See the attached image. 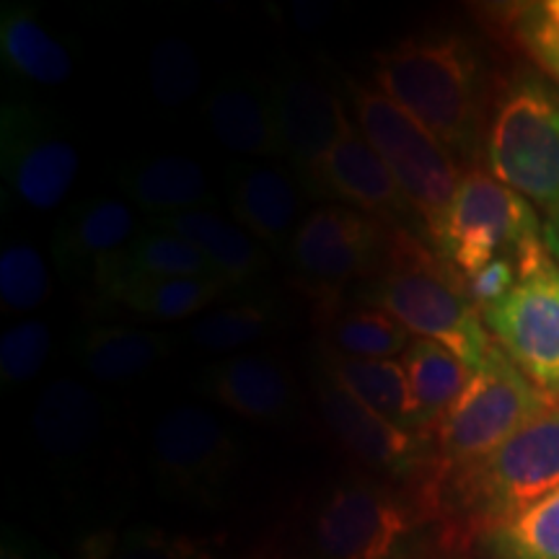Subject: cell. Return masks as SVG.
I'll return each instance as SVG.
<instances>
[{"label":"cell","mask_w":559,"mask_h":559,"mask_svg":"<svg viewBox=\"0 0 559 559\" xmlns=\"http://www.w3.org/2000/svg\"><path fill=\"white\" fill-rule=\"evenodd\" d=\"M52 280L45 257L26 241H9L0 251V306L11 313H29L50 298Z\"/></svg>","instance_id":"obj_33"},{"label":"cell","mask_w":559,"mask_h":559,"mask_svg":"<svg viewBox=\"0 0 559 559\" xmlns=\"http://www.w3.org/2000/svg\"><path fill=\"white\" fill-rule=\"evenodd\" d=\"M272 311L262 304H236L200 317L187 332L194 347L207 353H234L270 334Z\"/></svg>","instance_id":"obj_34"},{"label":"cell","mask_w":559,"mask_h":559,"mask_svg":"<svg viewBox=\"0 0 559 559\" xmlns=\"http://www.w3.org/2000/svg\"><path fill=\"white\" fill-rule=\"evenodd\" d=\"M200 55L181 37H160L148 58L151 94L160 107L177 109L194 99L200 91Z\"/></svg>","instance_id":"obj_32"},{"label":"cell","mask_w":559,"mask_h":559,"mask_svg":"<svg viewBox=\"0 0 559 559\" xmlns=\"http://www.w3.org/2000/svg\"><path fill=\"white\" fill-rule=\"evenodd\" d=\"M300 185L311 198L340 200L342 207L358 210L391 228H402V215L415 213L394 174L353 120H347L342 135Z\"/></svg>","instance_id":"obj_13"},{"label":"cell","mask_w":559,"mask_h":559,"mask_svg":"<svg viewBox=\"0 0 559 559\" xmlns=\"http://www.w3.org/2000/svg\"><path fill=\"white\" fill-rule=\"evenodd\" d=\"M0 60L13 79L58 88L73 79V52L32 5L9 3L0 11Z\"/></svg>","instance_id":"obj_23"},{"label":"cell","mask_w":559,"mask_h":559,"mask_svg":"<svg viewBox=\"0 0 559 559\" xmlns=\"http://www.w3.org/2000/svg\"><path fill=\"white\" fill-rule=\"evenodd\" d=\"M324 373L353 394L362 407L419 436L415 400L402 360H358L330 355Z\"/></svg>","instance_id":"obj_26"},{"label":"cell","mask_w":559,"mask_h":559,"mask_svg":"<svg viewBox=\"0 0 559 559\" xmlns=\"http://www.w3.org/2000/svg\"><path fill=\"white\" fill-rule=\"evenodd\" d=\"M270 86L280 156L304 181L342 135L349 117L321 79L300 66L285 68Z\"/></svg>","instance_id":"obj_14"},{"label":"cell","mask_w":559,"mask_h":559,"mask_svg":"<svg viewBox=\"0 0 559 559\" xmlns=\"http://www.w3.org/2000/svg\"><path fill=\"white\" fill-rule=\"evenodd\" d=\"M230 215L270 249H288L304 207V185L290 171L260 160H230L223 171Z\"/></svg>","instance_id":"obj_16"},{"label":"cell","mask_w":559,"mask_h":559,"mask_svg":"<svg viewBox=\"0 0 559 559\" xmlns=\"http://www.w3.org/2000/svg\"><path fill=\"white\" fill-rule=\"evenodd\" d=\"M135 239V210L115 194H88L52 230V260L66 275L94 277L96 267Z\"/></svg>","instance_id":"obj_18"},{"label":"cell","mask_w":559,"mask_h":559,"mask_svg":"<svg viewBox=\"0 0 559 559\" xmlns=\"http://www.w3.org/2000/svg\"><path fill=\"white\" fill-rule=\"evenodd\" d=\"M153 228L169 230L190 241L210 262L215 275L226 280L228 288L254 283L270 267L267 251L239 223L223 218L213 210H187V213L151 218Z\"/></svg>","instance_id":"obj_20"},{"label":"cell","mask_w":559,"mask_h":559,"mask_svg":"<svg viewBox=\"0 0 559 559\" xmlns=\"http://www.w3.org/2000/svg\"><path fill=\"white\" fill-rule=\"evenodd\" d=\"M81 169L70 132L39 104L5 99L0 107V174L5 200L50 213L66 202Z\"/></svg>","instance_id":"obj_10"},{"label":"cell","mask_w":559,"mask_h":559,"mask_svg":"<svg viewBox=\"0 0 559 559\" xmlns=\"http://www.w3.org/2000/svg\"><path fill=\"white\" fill-rule=\"evenodd\" d=\"M373 81L451 156L474 145L479 128V66L466 39L456 34L404 39L376 55Z\"/></svg>","instance_id":"obj_2"},{"label":"cell","mask_w":559,"mask_h":559,"mask_svg":"<svg viewBox=\"0 0 559 559\" xmlns=\"http://www.w3.org/2000/svg\"><path fill=\"white\" fill-rule=\"evenodd\" d=\"M549 407L551 396L534 386L495 342L459 400L425 436L432 445L436 479L498 451Z\"/></svg>","instance_id":"obj_3"},{"label":"cell","mask_w":559,"mask_h":559,"mask_svg":"<svg viewBox=\"0 0 559 559\" xmlns=\"http://www.w3.org/2000/svg\"><path fill=\"white\" fill-rule=\"evenodd\" d=\"M389 236L391 226L353 207L324 205L306 215L288 247V260L321 319L337 313V298L349 283L379 272Z\"/></svg>","instance_id":"obj_9"},{"label":"cell","mask_w":559,"mask_h":559,"mask_svg":"<svg viewBox=\"0 0 559 559\" xmlns=\"http://www.w3.org/2000/svg\"><path fill=\"white\" fill-rule=\"evenodd\" d=\"M349 99L353 122L383 158L409 207L432 234L464 177L451 151H445L423 124L412 120L379 88L353 83Z\"/></svg>","instance_id":"obj_6"},{"label":"cell","mask_w":559,"mask_h":559,"mask_svg":"<svg viewBox=\"0 0 559 559\" xmlns=\"http://www.w3.org/2000/svg\"><path fill=\"white\" fill-rule=\"evenodd\" d=\"M124 198L145 210L151 218L202 210L210 200V179L200 160L185 153H158V156L132 160L120 171Z\"/></svg>","instance_id":"obj_22"},{"label":"cell","mask_w":559,"mask_h":559,"mask_svg":"<svg viewBox=\"0 0 559 559\" xmlns=\"http://www.w3.org/2000/svg\"><path fill=\"white\" fill-rule=\"evenodd\" d=\"M521 37L536 62L559 81V24L534 11V16L521 26Z\"/></svg>","instance_id":"obj_37"},{"label":"cell","mask_w":559,"mask_h":559,"mask_svg":"<svg viewBox=\"0 0 559 559\" xmlns=\"http://www.w3.org/2000/svg\"><path fill=\"white\" fill-rule=\"evenodd\" d=\"M75 559H218L215 542L158 526L102 531L81 544Z\"/></svg>","instance_id":"obj_29"},{"label":"cell","mask_w":559,"mask_h":559,"mask_svg":"<svg viewBox=\"0 0 559 559\" xmlns=\"http://www.w3.org/2000/svg\"><path fill=\"white\" fill-rule=\"evenodd\" d=\"M542 13L549 21H555V24H559V0H549V3H544L542 5Z\"/></svg>","instance_id":"obj_40"},{"label":"cell","mask_w":559,"mask_h":559,"mask_svg":"<svg viewBox=\"0 0 559 559\" xmlns=\"http://www.w3.org/2000/svg\"><path fill=\"white\" fill-rule=\"evenodd\" d=\"M487 169L534 205L559 210V91L521 75L502 91L487 128Z\"/></svg>","instance_id":"obj_4"},{"label":"cell","mask_w":559,"mask_h":559,"mask_svg":"<svg viewBox=\"0 0 559 559\" xmlns=\"http://www.w3.org/2000/svg\"><path fill=\"white\" fill-rule=\"evenodd\" d=\"M164 277H218L210 262L177 234L151 228L138 234L128 247L104 260L94 272V285L99 293L140 283V280ZM226 283V280H223Z\"/></svg>","instance_id":"obj_24"},{"label":"cell","mask_w":559,"mask_h":559,"mask_svg":"<svg viewBox=\"0 0 559 559\" xmlns=\"http://www.w3.org/2000/svg\"><path fill=\"white\" fill-rule=\"evenodd\" d=\"M151 466L185 498H215L239 461L234 432L202 404H174L151 430Z\"/></svg>","instance_id":"obj_12"},{"label":"cell","mask_w":559,"mask_h":559,"mask_svg":"<svg viewBox=\"0 0 559 559\" xmlns=\"http://www.w3.org/2000/svg\"><path fill=\"white\" fill-rule=\"evenodd\" d=\"M481 319L521 373L551 400L559 396V264L551 254Z\"/></svg>","instance_id":"obj_11"},{"label":"cell","mask_w":559,"mask_h":559,"mask_svg":"<svg viewBox=\"0 0 559 559\" xmlns=\"http://www.w3.org/2000/svg\"><path fill=\"white\" fill-rule=\"evenodd\" d=\"M330 326V345L337 358L358 360H396L409 349L412 337L407 326H402L394 317L381 309H353L337 311L324 319Z\"/></svg>","instance_id":"obj_30"},{"label":"cell","mask_w":559,"mask_h":559,"mask_svg":"<svg viewBox=\"0 0 559 559\" xmlns=\"http://www.w3.org/2000/svg\"><path fill=\"white\" fill-rule=\"evenodd\" d=\"M104 430L99 396L86 383L55 379L39 391L32 409V436L55 459H73L86 453Z\"/></svg>","instance_id":"obj_21"},{"label":"cell","mask_w":559,"mask_h":559,"mask_svg":"<svg viewBox=\"0 0 559 559\" xmlns=\"http://www.w3.org/2000/svg\"><path fill=\"white\" fill-rule=\"evenodd\" d=\"M544 243H547V251L551 254V260L559 264V210L555 213H547V221H544Z\"/></svg>","instance_id":"obj_39"},{"label":"cell","mask_w":559,"mask_h":559,"mask_svg":"<svg viewBox=\"0 0 559 559\" xmlns=\"http://www.w3.org/2000/svg\"><path fill=\"white\" fill-rule=\"evenodd\" d=\"M445 477H453V495L466 519L485 531L547 498L559 487V404L498 451Z\"/></svg>","instance_id":"obj_5"},{"label":"cell","mask_w":559,"mask_h":559,"mask_svg":"<svg viewBox=\"0 0 559 559\" xmlns=\"http://www.w3.org/2000/svg\"><path fill=\"white\" fill-rule=\"evenodd\" d=\"M459 277L436 249L430 251L407 228H391L386 257L360 296L362 304L386 311L417 340L438 342L477 370L495 340Z\"/></svg>","instance_id":"obj_1"},{"label":"cell","mask_w":559,"mask_h":559,"mask_svg":"<svg viewBox=\"0 0 559 559\" xmlns=\"http://www.w3.org/2000/svg\"><path fill=\"white\" fill-rule=\"evenodd\" d=\"M202 117L223 151L243 158L280 156L272 86L249 73H230L207 91Z\"/></svg>","instance_id":"obj_17"},{"label":"cell","mask_w":559,"mask_h":559,"mask_svg":"<svg viewBox=\"0 0 559 559\" xmlns=\"http://www.w3.org/2000/svg\"><path fill=\"white\" fill-rule=\"evenodd\" d=\"M52 347V332L45 319H24L0 337V383L5 389L24 386L37 379Z\"/></svg>","instance_id":"obj_35"},{"label":"cell","mask_w":559,"mask_h":559,"mask_svg":"<svg viewBox=\"0 0 559 559\" xmlns=\"http://www.w3.org/2000/svg\"><path fill=\"white\" fill-rule=\"evenodd\" d=\"M515 283H519L515 257H498V260L485 264L477 275L466 277V293L479 311H487L489 306L506 298L515 288Z\"/></svg>","instance_id":"obj_36"},{"label":"cell","mask_w":559,"mask_h":559,"mask_svg":"<svg viewBox=\"0 0 559 559\" xmlns=\"http://www.w3.org/2000/svg\"><path fill=\"white\" fill-rule=\"evenodd\" d=\"M226 293L230 288L221 277H164L122 285L104 293V298L148 319L179 321L210 309Z\"/></svg>","instance_id":"obj_28"},{"label":"cell","mask_w":559,"mask_h":559,"mask_svg":"<svg viewBox=\"0 0 559 559\" xmlns=\"http://www.w3.org/2000/svg\"><path fill=\"white\" fill-rule=\"evenodd\" d=\"M542 228L534 205L523 194L492 174L472 169L461 177L430 243L440 260L466 280L498 257H515L528 241L542 239Z\"/></svg>","instance_id":"obj_7"},{"label":"cell","mask_w":559,"mask_h":559,"mask_svg":"<svg viewBox=\"0 0 559 559\" xmlns=\"http://www.w3.org/2000/svg\"><path fill=\"white\" fill-rule=\"evenodd\" d=\"M487 539L498 559H559V487L487 528Z\"/></svg>","instance_id":"obj_31"},{"label":"cell","mask_w":559,"mask_h":559,"mask_svg":"<svg viewBox=\"0 0 559 559\" xmlns=\"http://www.w3.org/2000/svg\"><path fill=\"white\" fill-rule=\"evenodd\" d=\"M0 559H60L45 549L34 536L19 528H5L3 542H0Z\"/></svg>","instance_id":"obj_38"},{"label":"cell","mask_w":559,"mask_h":559,"mask_svg":"<svg viewBox=\"0 0 559 559\" xmlns=\"http://www.w3.org/2000/svg\"><path fill=\"white\" fill-rule=\"evenodd\" d=\"M317 396L326 430L337 438V443L349 456L368 466L370 472L407 477V472L419 464L425 445L423 436L404 430L362 407L353 394H347L326 373H321L317 383Z\"/></svg>","instance_id":"obj_15"},{"label":"cell","mask_w":559,"mask_h":559,"mask_svg":"<svg viewBox=\"0 0 559 559\" xmlns=\"http://www.w3.org/2000/svg\"><path fill=\"white\" fill-rule=\"evenodd\" d=\"M169 337L164 334L107 324L91 326L75 345V355L91 379L109 386H124L151 373L169 355Z\"/></svg>","instance_id":"obj_25"},{"label":"cell","mask_w":559,"mask_h":559,"mask_svg":"<svg viewBox=\"0 0 559 559\" xmlns=\"http://www.w3.org/2000/svg\"><path fill=\"white\" fill-rule=\"evenodd\" d=\"M402 366L407 370L412 400H415L419 436L425 438L445 415V409L459 400L474 370L438 342L417 337L402 355Z\"/></svg>","instance_id":"obj_27"},{"label":"cell","mask_w":559,"mask_h":559,"mask_svg":"<svg viewBox=\"0 0 559 559\" xmlns=\"http://www.w3.org/2000/svg\"><path fill=\"white\" fill-rule=\"evenodd\" d=\"M417 508L373 479L340 481L321 495L306 521L309 559H396Z\"/></svg>","instance_id":"obj_8"},{"label":"cell","mask_w":559,"mask_h":559,"mask_svg":"<svg viewBox=\"0 0 559 559\" xmlns=\"http://www.w3.org/2000/svg\"><path fill=\"white\" fill-rule=\"evenodd\" d=\"M200 391L251 423H277L293 404L290 370L270 353H239L213 362L202 373Z\"/></svg>","instance_id":"obj_19"}]
</instances>
